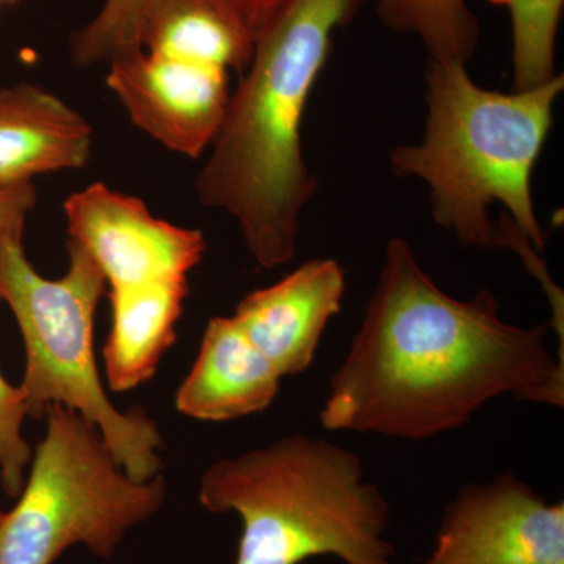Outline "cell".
<instances>
[{
	"mask_svg": "<svg viewBox=\"0 0 564 564\" xmlns=\"http://www.w3.org/2000/svg\"><path fill=\"white\" fill-rule=\"evenodd\" d=\"M36 203L33 182L0 188V228L13 223L25 221Z\"/></svg>",
	"mask_w": 564,
	"mask_h": 564,
	"instance_id": "ffe728a7",
	"label": "cell"
},
{
	"mask_svg": "<svg viewBox=\"0 0 564 564\" xmlns=\"http://www.w3.org/2000/svg\"><path fill=\"white\" fill-rule=\"evenodd\" d=\"M0 2H17V0H0Z\"/></svg>",
	"mask_w": 564,
	"mask_h": 564,
	"instance_id": "7402d4cb",
	"label": "cell"
},
{
	"mask_svg": "<svg viewBox=\"0 0 564 564\" xmlns=\"http://www.w3.org/2000/svg\"><path fill=\"white\" fill-rule=\"evenodd\" d=\"M109 66L107 85L133 126L185 158L209 151L232 91L228 69L143 50L126 52Z\"/></svg>",
	"mask_w": 564,
	"mask_h": 564,
	"instance_id": "9c48e42d",
	"label": "cell"
},
{
	"mask_svg": "<svg viewBox=\"0 0 564 564\" xmlns=\"http://www.w3.org/2000/svg\"><path fill=\"white\" fill-rule=\"evenodd\" d=\"M237 21L258 40L292 0H220Z\"/></svg>",
	"mask_w": 564,
	"mask_h": 564,
	"instance_id": "d6986e66",
	"label": "cell"
},
{
	"mask_svg": "<svg viewBox=\"0 0 564 564\" xmlns=\"http://www.w3.org/2000/svg\"><path fill=\"white\" fill-rule=\"evenodd\" d=\"M199 505L239 514L234 564H302L332 555L347 564H392L389 505L364 481L361 458L325 440L292 434L220 459L203 474Z\"/></svg>",
	"mask_w": 564,
	"mask_h": 564,
	"instance_id": "277c9868",
	"label": "cell"
},
{
	"mask_svg": "<svg viewBox=\"0 0 564 564\" xmlns=\"http://www.w3.org/2000/svg\"><path fill=\"white\" fill-rule=\"evenodd\" d=\"M422 564H564V503L545 502L511 473L466 486Z\"/></svg>",
	"mask_w": 564,
	"mask_h": 564,
	"instance_id": "52a82bcc",
	"label": "cell"
},
{
	"mask_svg": "<svg viewBox=\"0 0 564 564\" xmlns=\"http://www.w3.org/2000/svg\"><path fill=\"white\" fill-rule=\"evenodd\" d=\"M549 328L505 322L489 289L454 299L393 237L361 328L329 380L323 429L423 441L462 429L508 393L563 408L564 361L545 347Z\"/></svg>",
	"mask_w": 564,
	"mask_h": 564,
	"instance_id": "6da1fadb",
	"label": "cell"
},
{
	"mask_svg": "<svg viewBox=\"0 0 564 564\" xmlns=\"http://www.w3.org/2000/svg\"><path fill=\"white\" fill-rule=\"evenodd\" d=\"M564 91L562 73L532 90L494 91L467 65L430 61L422 140L389 152L399 177L429 188L433 220L467 248H508L545 234L533 202L534 166Z\"/></svg>",
	"mask_w": 564,
	"mask_h": 564,
	"instance_id": "3957f363",
	"label": "cell"
},
{
	"mask_svg": "<svg viewBox=\"0 0 564 564\" xmlns=\"http://www.w3.org/2000/svg\"><path fill=\"white\" fill-rule=\"evenodd\" d=\"M187 295V278L110 289L111 328L104 367L111 391H132L154 377L176 343Z\"/></svg>",
	"mask_w": 564,
	"mask_h": 564,
	"instance_id": "4fadbf2b",
	"label": "cell"
},
{
	"mask_svg": "<svg viewBox=\"0 0 564 564\" xmlns=\"http://www.w3.org/2000/svg\"><path fill=\"white\" fill-rule=\"evenodd\" d=\"M377 13L393 32L417 36L430 61H473L480 22L467 0H377Z\"/></svg>",
	"mask_w": 564,
	"mask_h": 564,
	"instance_id": "9a60e30c",
	"label": "cell"
},
{
	"mask_svg": "<svg viewBox=\"0 0 564 564\" xmlns=\"http://www.w3.org/2000/svg\"><path fill=\"white\" fill-rule=\"evenodd\" d=\"M282 377L234 317H214L198 358L177 388L176 410L196 421L226 422L269 410Z\"/></svg>",
	"mask_w": 564,
	"mask_h": 564,
	"instance_id": "8fae6325",
	"label": "cell"
},
{
	"mask_svg": "<svg viewBox=\"0 0 564 564\" xmlns=\"http://www.w3.org/2000/svg\"><path fill=\"white\" fill-rule=\"evenodd\" d=\"M63 207L69 242L90 256L110 289L187 278L206 251L202 231L161 220L106 184L73 193Z\"/></svg>",
	"mask_w": 564,
	"mask_h": 564,
	"instance_id": "ba28073f",
	"label": "cell"
},
{
	"mask_svg": "<svg viewBox=\"0 0 564 564\" xmlns=\"http://www.w3.org/2000/svg\"><path fill=\"white\" fill-rule=\"evenodd\" d=\"M361 0H292L258 36L195 188L228 214L263 269L292 261L302 214L318 191L304 158L302 124L334 33Z\"/></svg>",
	"mask_w": 564,
	"mask_h": 564,
	"instance_id": "7a4b0ae2",
	"label": "cell"
},
{
	"mask_svg": "<svg viewBox=\"0 0 564 564\" xmlns=\"http://www.w3.org/2000/svg\"><path fill=\"white\" fill-rule=\"evenodd\" d=\"M137 43L152 54L210 63L242 76L256 40L220 0H147Z\"/></svg>",
	"mask_w": 564,
	"mask_h": 564,
	"instance_id": "5bb4252c",
	"label": "cell"
},
{
	"mask_svg": "<svg viewBox=\"0 0 564 564\" xmlns=\"http://www.w3.org/2000/svg\"><path fill=\"white\" fill-rule=\"evenodd\" d=\"M3 516H6V513H2V511H0V525H2V522H3Z\"/></svg>",
	"mask_w": 564,
	"mask_h": 564,
	"instance_id": "44dd1931",
	"label": "cell"
},
{
	"mask_svg": "<svg viewBox=\"0 0 564 564\" xmlns=\"http://www.w3.org/2000/svg\"><path fill=\"white\" fill-rule=\"evenodd\" d=\"M147 0H106L95 20L70 36V57L79 66L110 63L140 50L137 31Z\"/></svg>",
	"mask_w": 564,
	"mask_h": 564,
	"instance_id": "e0dca14e",
	"label": "cell"
},
{
	"mask_svg": "<svg viewBox=\"0 0 564 564\" xmlns=\"http://www.w3.org/2000/svg\"><path fill=\"white\" fill-rule=\"evenodd\" d=\"M25 417L29 415L24 391L0 373V484L13 499L24 489L25 470L33 456L31 444L22 436Z\"/></svg>",
	"mask_w": 564,
	"mask_h": 564,
	"instance_id": "ac0fdd59",
	"label": "cell"
},
{
	"mask_svg": "<svg viewBox=\"0 0 564 564\" xmlns=\"http://www.w3.org/2000/svg\"><path fill=\"white\" fill-rule=\"evenodd\" d=\"M0 3H2V2H0Z\"/></svg>",
	"mask_w": 564,
	"mask_h": 564,
	"instance_id": "603a6c76",
	"label": "cell"
},
{
	"mask_svg": "<svg viewBox=\"0 0 564 564\" xmlns=\"http://www.w3.org/2000/svg\"><path fill=\"white\" fill-rule=\"evenodd\" d=\"M25 221L0 228V302L9 304L25 350L21 389L28 415L46 417L62 404L98 426L128 477L148 481L163 470V437L141 408L117 410L107 395L95 356V315L106 293L101 269L69 242V267L58 280L41 276L22 237Z\"/></svg>",
	"mask_w": 564,
	"mask_h": 564,
	"instance_id": "5b68a950",
	"label": "cell"
},
{
	"mask_svg": "<svg viewBox=\"0 0 564 564\" xmlns=\"http://www.w3.org/2000/svg\"><path fill=\"white\" fill-rule=\"evenodd\" d=\"M347 280L334 259L302 263L276 284L248 293L234 321L282 378L310 369L329 321L343 310Z\"/></svg>",
	"mask_w": 564,
	"mask_h": 564,
	"instance_id": "30bf717a",
	"label": "cell"
},
{
	"mask_svg": "<svg viewBox=\"0 0 564 564\" xmlns=\"http://www.w3.org/2000/svg\"><path fill=\"white\" fill-rule=\"evenodd\" d=\"M507 7L513 32V90H532L558 76L556 39L564 0H491Z\"/></svg>",
	"mask_w": 564,
	"mask_h": 564,
	"instance_id": "2e32d148",
	"label": "cell"
},
{
	"mask_svg": "<svg viewBox=\"0 0 564 564\" xmlns=\"http://www.w3.org/2000/svg\"><path fill=\"white\" fill-rule=\"evenodd\" d=\"M46 421L24 489L0 525V564H54L79 544L111 558L126 534L161 511L165 477L132 480L76 411L52 404Z\"/></svg>",
	"mask_w": 564,
	"mask_h": 564,
	"instance_id": "8992f818",
	"label": "cell"
},
{
	"mask_svg": "<svg viewBox=\"0 0 564 564\" xmlns=\"http://www.w3.org/2000/svg\"><path fill=\"white\" fill-rule=\"evenodd\" d=\"M90 122L32 84L0 88V188L77 170L91 155Z\"/></svg>",
	"mask_w": 564,
	"mask_h": 564,
	"instance_id": "7c38bea8",
	"label": "cell"
}]
</instances>
